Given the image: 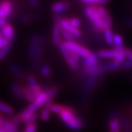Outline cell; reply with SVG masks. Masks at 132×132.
<instances>
[{
  "mask_svg": "<svg viewBox=\"0 0 132 132\" xmlns=\"http://www.w3.org/2000/svg\"><path fill=\"white\" fill-rule=\"evenodd\" d=\"M46 94H47L48 101H53L54 96L58 93V88L56 87H51V88L48 89L47 90H46Z\"/></svg>",
  "mask_w": 132,
  "mask_h": 132,
  "instance_id": "d4e9b609",
  "label": "cell"
},
{
  "mask_svg": "<svg viewBox=\"0 0 132 132\" xmlns=\"http://www.w3.org/2000/svg\"><path fill=\"white\" fill-rule=\"evenodd\" d=\"M1 9L2 10L6 19H9L10 17L12 15V13H13V3L11 1H4V2H2Z\"/></svg>",
  "mask_w": 132,
  "mask_h": 132,
  "instance_id": "4fadbf2b",
  "label": "cell"
},
{
  "mask_svg": "<svg viewBox=\"0 0 132 132\" xmlns=\"http://www.w3.org/2000/svg\"><path fill=\"white\" fill-rule=\"evenodd\" d=\"M10 46L3 47L0 49V60L4 59L7 55V54L10 52Z\"/></svg>",
  "mask_w": 132,
  "mask_h": 132,
  "instance_id": "1f68e13d",
  "label": "cell"
},
{
  "mask_svg": "<svg viewBox=\"0 0 132 132\" xmlns=\"http://www.w3.org/2000/svg\"><path fill=\"white\" fill-rule=\"evenodd\" d=\"M38 114L37 113V112H35V113H33L31 116H30V118H29V120L26 122V126H27V125H30V124H33V123H36V120H38Z\"/></svg>",
  "mask_w": 132,
  "mask_h": 132,
  "instance_id": "f546056e",
  "label": "cell"
},
{
  "mask_svg": "<svg viewBox=\"0 0 132 132\" xmlns=\"http://www.w3.org/2000/svg\"><path fill=\"white\" fill-rule=\"evenodd\" d=\"M114 35V33L113 32L112 29H105L103 32V38L106 43L109 46H113Z\"/></svg>",
  "mask_w": 132,
  "mask_h": 132,
  "instance_id": "ac0fdd59",
  "label": "cell"
},
{
  "mask_svg": "<svg viewBox=\"0 0 132 132\" xmlns=\"http://www.w3.org/2000/svg\"><path fill=\"white\" fill-rule=\"evenodd\" d=\"M61 28L60 25L54 24L52 31V43L55 46H59L61 40Z\"/></svg>",
  "mask_w": 132,
  "mask_h": 132,
  "instance_id": "8fae6325",
  "label": "cell"
},
{
  "mask_svg": "<svg viewBox=\"0 0 132 132\" xmlns=\"http://www.w3.org/2000/svg\"><path fill=\"white\" fill-rule=\"evenodd\" d=\"M2 129V124H1V123H0V130Z\"/></svg>",
  "mask_w": 132,
  "mask_h": 132,
  "instance_id": "ab89813d",
  "label": "cell"
},
{
  "mask_svg": "<svg viewBox=\"0 0 132 132\" xmlns=\"http://www.w3.org/2000/svg\"><path fill=\"white\" fill-rule=\"evenodd\" d=\"M1 19H6V18H5V15L3 13V11H2V10L1 9V7H0V20Z\"/></svg>",
  "mask_w": 132,
  "mask_h": 132,
  "instance_id": "8d00e7d4",
  "label": "cell"
},
{
  "mask_svg": "<svg viewBox=\"0 0 132 132\" xmlns=\"http://www.w3.org/2000/svg\"><path fill=\"white\" fill-rule=\"evenodd\" d=\"M40 73L43 76L45 77H47V76H49L51 73H52V70L51 68L48 67V65H43L41 67V69H40Z\"/></svg>",
  "mask_w": 132,
  "mask_h": 132,
  "instance_id": "83f0119b",
  "label": "cell"
},
{
  "mask_svg": "<svg viewBox=\"0 0 132 132\" xmlns=\"http://www.w3.org/2000/svg\"><path fill=\"white\" fill-rule=\"evenodd\" d=\"M63 106L62 105H60L59 104H53L51 106V107L49 109V111L51 113L56 114H60L61 113V112L63 109Z\"/></svg>",
  "mask_w": 132,
  "mask_h": 132,
  "instance_id": "603a6c76",
  "label": "cell"
},
{
  "mask_svg": "<svg viewBox=\"0 0 132 132\" xmlns=\"http://www.w3.org/2000/svg\"><path fill=\"white\" fill-rule=\"evenodd\" d=\"M50 111L48 109H43V111L41 112V114H40V118L43 121H45L46 122L49 120L50 118Z\"/></svg>",
  "mask_w": 132,
  "mask_h": 132,
  "instance_id": "4316f807",
  "label": "cell"
},
{
  "mask_svg": "<svg viewBox=\"0 0 132 132\" xmlns=\"http://www.w3.org/2000/svg\"><path fill=\"white\" fill-rule=\"evenodd\" d=\"M60 52H61L62 56L64 57L66 63L68 64V65L71 68L72 70L76 71L78 69L79 65H77L73 61V59L71 57V52L68 49V48L66 46L65 42V41H62L59 46Z\"/></svg>",
  "mask_w": 132,
  "mask_h": 132,
  "instance_id": "8992f818",
  "label": "cell"
},
{
  "mask_svg": "<svg viewBox=\"0 0 132 132\" xmlns=\"http://www.w3.org/2000/svg\"><path fill=\"white\" fill-rule=\"evenodd\" d=\"M70 19V22L71 24L76 27V28H79L81 26V20L79 18H76V17H73V18H71Z\"/></svg>",
  "mask_w": 132,
  "mask_h": 132,
  "instance_id": "d6a6232c",
  "label": "cell"
},
{
  "mask_svg": "<svg viewBox=\"0 0 132 132\" xmlns=\"http://www.w3.org/2000/svg\"><path fill=\"white\" fill-rule=\"evenodd\" d=\"M101 66L105 72H108V71H118V69H120V68L121 67V64L115 60H112V61H110L107 63L101 64Z\"/></svg>",
  "mask_w": 132,
  "mask_h": 132,
  "instance_id": "2e32d148",
  "label": "cell"
},
{
  "mask_svg": "<svg viewBox=\"0 0 132 132\" xmlns=\"http://www.w3.org/2000/svg\"><path fill=\"white\" fill-rule=\"evenodd\" d=\"M43 48H44V45H43V42L42 40V42L40 43V44L39 45L38 49H37V51H36L32 58V65L34 66L38 65V64L40 60L43 53Z\"/></svg>",
  "mask_w": 132,
  "mask_h": 132,
  "instance_id": "d6986e66",
  "label": "cell"
},
{
  "mask_svg": "<svg viewBox=\"0 0 132 132\" xmlns=\"http://www.w3.org/2000/svg\"><path fill=\"white\" fill-rule=\"evenodd\" d=\"M84 13L86 17L89 19L90 23L93 24L95 27L98 28L102 32H104L106 29L103 21L101 20V17L99 16V15L96 11V6H92V5L85 6Z\"/></svg>",
  "mask_w": 132,
  "mask_h": 132,
  "instance_id": "7a4b0ae2",
  "label": "cell"
},
{
  "mask_svg": "<svg viewBox=\"0 0 132 132\" xmlns=\"http://www.w3.org/2000/svg\"><path fill=\"white\" fill-rule=\"evenodd\" d=\"M121 67L124 68L125 70H130L132 68V60H128V59H126L123 63L121 64Z\"/></svg>",
  "mask_w": 132,
  "mask_h": 132,
  "instance_id": "f1b7e54d",
  "label": "cell"
},
{
  "mask_svg": "<svg viewBox=\"0 0 132 132\" xmlns=\"http://www.w3.org/2000/svg\"><path fill=\"white\" fill-rule=\"evenodd\" d=\"M39 4H40L39 1H37V0H30L29 2V5H30V6L32 7H37Z\"/></svg>",
  "mask_w": 132,
  "mask_h": 132,
  "instance_id": "d590c367",
  "label": "cell"
},
{
  "mask_svg": "<svg viewBox=\"0 0 132 132\" xmlns=\"http://www.w3.org/2000/svg\"><path fill=\"white\" fill-rule=\"evenodd\" d=\"M10 71H12V73L18 77H22L24 76L23 71L19 68V66L15 65V64H11L10 65Z\"/></svg>",
  "mask_w": 132,
  "mask_h": 132,
  "instance_id": "cb8c5ba5",
  "label": "cell"
},
{
  "mask_svg": "<svg viewBox=\"0 0 132 132\" xmlns=\"http://www.w3.org/2000/svg\"><path fill=\"white\" fill-rule=\"evenodd\" d=\"M124 54H125L126 59L132 60V49L128 48H124Z\"/></svg>",
  "mask_w": 132,
  "mask_h": 132,
  "instance_id": "e575fe53",
  "label": "cell"
},
{
  "mask_svg": "<svg viewBox=\"0 0 132 132\" xmlns=\"http://www.w3.org/2000/svg\"><path fill=\"white\" fill-rule=\"evenodd\" d=\"M96 55L101 59H110L113 60L116 56V51L114 49H101L97 52Z\"/></svg>",
  "mask_w": 132,
  "mask_h": 132,
  "instance_id": "7c38bea8",
  "label": "cell"
},
{
  "mask_svg": "<svg viewBox=\"0 0 132 132\" xmlns=\"http://www.w3.org/2000/svg\"><path fill=\"white\" fill-rule=\"evenodd\" d=\"M71 3L69 2H57L53 3L51 6V10L54 14H61L70 8Z\"/></svg>",
  "mask_w": 132,
  "mask_h": 132,
  "instance_id": "ba28073f",
  "label": "cell"
},
{
  "mask_svg": "<svg viewBox=\"0 0 132 132\" xmlns=\"http://www.w3.org/2000/svg\"><path fill=\"white\" fill-rule=\"evenodd\" d=\"M1 34L3 38H5L10 41L13 42L15 36V30L12 24L7 23L3 28L1 29Z\"/></svg>",
  "mask_w": 132,
  "mask_h": 132,
  "instance_id": "9c48e42d",
  "label": "cell"
},
{
  "mask_svg": "<svg viewBox=\"0 0 132 132\" xmlns=\"http://www.w3.org/2000/svg\"><path fill=\"white\" fill-rule=\"evenodd\" d=\"M61 36L65 40V42L74 41V39H75V37L73 35H71V33L62 29H61Z\"/></svg>",
  "mask_w": 132,
  "mask_h": 132,
  "instance_id": "484cf974",
  "label": "cell"
},
{
  "mask_svg": "<svg viewBox=\"0 0 132 132\" xmlns=\"http://www.w3.org/2000/svg\"><path fill=\"white\" fill-rule=\"evenodd\" d=\"M1 5H2V2H0V7H1Z\"/></svg>",
  "mask_w": 132,
  "mask_h": 132,
  "instance_id": "60d3db41",
  "label": "cell"
},
{
  "mask_svg": "<svg viewBox=\"0 0 132 132\" xmlns=\"http://www.w3.org/2000/svg\"><path fill=\"white\" fill-rule=\"evenodd\" d=\"M0 112L7 114H13L14 112V110L11 106H10L9 105L0 102Z\"/></svg>",
  "mask_w": 132,
  "mask_h": 132,
  "instance_id": "7402d4cb",
  "label": "cell"
},
{
  "mask_svg": "<svg viewBox=\"0 0 132 132\" xmlns=\"http://www.w3.org/2000/svg\"><path fill=\"white\" fill-rule=\"evenodd\" d=\"M120 123L117 118H112L109 121V130L110 132H120Z\"/></svg>",
  "mask_w": 132,
  "mask_h": 132,
  "instance_id": "44dd1931",
  "label": "cell"
},
{
  "mask_svg": "<svg viewBox=\"0 0 132 132\" xmlns=\"http://www.w3.org/2000/svg\"><path fill=\"white\" fill-rule=\"evenodd\" d=\"M62 122L71 130L79 131L84 126L83 119L81 118L74 109L64 106L61 113L59 114Z\"/></svg>",
  "mask_w": 132,
  "mask_h": 132,
  "instance_id": "6da1fadb",
  "label": "cell"
},
{
  "mask_svg": "<svg viewBox=\"0 0 132 132\" xmlns=\"http://www.w3.org/2000/svg\"><path fill=\"white\" fill-rule=\"evenodd\" d=\"M27 81H28L29 86L31 87L33 89V90L35 92L36 94L39 95L41 92H43V90H42L41 86L38 84V81L36 80V79L32 75H29L27 76Z\"/></svg>",
  "mask_w": 132,
  "mask_h": 132,
  "instance_id": "9a60e30c",
  "label": "cell"
},
{
  "mask_svg": "<svg viewBox=\"0 0 132 132\" xmlns=\"http://www.w3.org/2000/svg\"><path fill=\"white\" fill-rule=\"evenodd\" d=\"M59 25L60 28L62 29H65L70 32L71 35H73L75 38H80L82 35V32L79 28H76L74 27L70 22V19L67 18H60Z\"/></svg>",
  "mask_w": 132,
  "mask_h": 132,
  "instance_id": "277c9868",
  "label": "cell"
},
{
  "mask_svg": "<svg viewBox=\"0 0 132 132\" xmlns=\"http://www.w3.org/2000/svg\"><path fill=\"white\" fill-rule=\"evenodd\" d=\"M42 38L39 35H33L32 37L29 45L28 51H27V54L29 59H32L39 45L42 42Z\"/></svg>",
  "mask_w": 132,
  "mask_h": 132,
  "instance_id": "52a82bcc",
  "label": "cell"
},
{
  "mask_svg": "<svg viewBox=\"0 0 132 132\" xmlns=\"http://www.w3.org/2000/svg\"><path fill=\"white\" fill-rule=\"evenodd\" d=\"M33 18H34V16L32 15H23V16L21 18V21L22 23H28L29 21H30Z\"/></svg>",
  "mask_w": 132,
  "mask_h": 132,
  "instance_id": "836d02e7",
  "label": "cell"
},
{
  "mask_svg": "<svg viewBox=\"0 0 132 132\" xmlns=\"http://www.w3.org/2000/svg\"><path fill=\"white\" fill-rule=\"evenodd\" d=\"M11 91L13 94L16 98L23 99V93H22V86H20L18 83H13L11 85Z\"/></svg>",
  "mask_w": 132,
  "mask_h": 132,
  "instance_id": "ffe728a7",
  "label": "cell"
},
{
  "mask_svg": "<svg viewBox=\"0 0 132 132\" xmlns=\"http://www.w3.org/2000/svg\"><path fill=\"white\" fill-rule=\"evenodd\" d=\"M96 11L101 17V20L104 22L106 29H112V19L110 14L109 13L108 10L103 5H98L96 6Z\"/></svg>",
  "mask_w": 132,
  "mask_h": 132,
  "instance_id": "5b68a950",
  "label": "cell"
},
{
  "mask_svg": "<svg viewBox=\"0 0 132 132\" xmlns=\"http://www.w3.org/2000/svg\"><path fill=\"white\" fill-rule=\"evenodd\" d=\"M2 40H3V37L2 35V34L0 32V49L2 48Z\"/></svg>",
  "mask_w": 132,
  "mask_h": 132,
  "instance_id": "74e56055",
  "label": "cell"
},
{
  "mask_svg": "<svg viewBox=\"0 0 132 132\" xmlns=\"http://www.w3.org/2000/svg\"><path fill=\"white\" fill-rule=\"evenodd\" d=\"M22 93H23L24 99H26L30 103L34 102L36 99V97L38 96V95L35 93V92L33 90L32 88L29 85L22 86Z\"/></svg>",
  "mask_w": 132,
  "mask_h": 132,
  "instance_id": "30bf717a",
  "label": "cell"
},
{
  "mask_svg": "<svg viewBox=\"0 0 132 132\" xmlns=\"http://www.w3.org/2000/svg\"><path fill=\"white\" fill-rule=\"evenodd\" d=\"M65 45L70 52L78 54L79 57H82L83 59L88 57L92 54V52L90 49H88L87 48H86L84 46H82L75 41L65 42Z\"/></svg>",
  "mask_w": 132,
  "mask_h": 132,
  "instance_id": "3957f363",
  "label": "cell"
},
{
  "mask_svg": "<svg viewBox=\"0 0 132 132\" xmlns=\"http://www.w3.org/2000/svg\"><path fill=\"white\" fill-rule=\"evenodd\" d=\"M0 132H6V131H5V130H4V129H3L2 128V129L0 130Z\"/></svg>",
  "mask_w": 132,
  "mask_h": 132,
  "instance_id": "f35d334b",
  "label": "cell"
},
{
  "mask_svg": "<svg viewBox=\"0 0 132 132\" xmlns=\"http://www.w3.org/2000/svg\"><path fill=\"white\" fill-rule=\"evenodd\" d=\"M113 46L114 47V50L116 51H122L125 48L123 38L120 34H114Z\"/></svg>",
  "mask_w": 132,
  "mask_h": 132,
  "instance_id": "e0dca14e",
  "label": "cell"
},
{
  "mask_svg": "<svg viewBox=\"0 0 132 132\" xmlns=\"http://www.w3.org/2000/svg\"><path fill=\"white\" fill-rule=\"evenodd\" d=\"M48 101V98L46 92V91H43L36 97L35 101L34 102H32V103L35 104V106L38 109L41 108V107H43V106L45 105V104Z\"/></svg>",
  "mask_w": 132,
  "mask_h": 132,
  "instance_id": "5bb4252c",
  "label": "cell"
},
{
  "mask_svg": "<svg viewBox=\"0 0 132 132\" xmlns=\"http://www.w3.org/2000/svg\"><path fill=\"white\" fill-rule=\"evenodd\" d=\"M38 129V126L36 123H33V124H30V125H27L25 129H24V132H36Z\"/></svg>",
  "mask_w": 132,
  "mask_h": 132,
  "instance_id": "4dcf8cb0",
  "label": "cell"
}]
</instances>
